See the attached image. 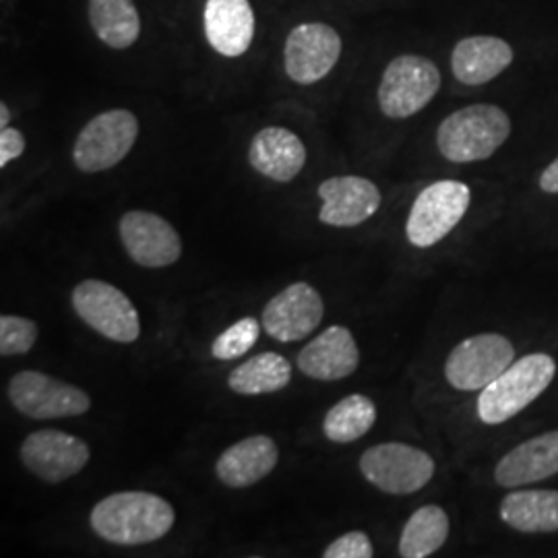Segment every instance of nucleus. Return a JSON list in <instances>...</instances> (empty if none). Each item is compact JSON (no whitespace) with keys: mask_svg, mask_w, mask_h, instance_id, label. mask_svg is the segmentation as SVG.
<instances>
[{"mask_svg":"<svg viewBox=\"0 0 558 558\" xmlns=\"http://www.w3.org/2000/svg\"><path fill=\"white\" fill-rule=\"evenodd\" d=\"M25 151V140L17 129H0V168H7L9 161L17 160Z\"/></svg>","mask_w":558,"mask_h":558,"instance_id":"obj_30","label":"nucleus"},{"mask_svg":"<svg viewBox=\"0 0 558 558\" xmlns=\"http://www.w3.org/2000/svg\"><path fill=\"white\" fill-rule=\"evenodd\" d=\"M205 36L216 52L228 59L242 57L255 38V11L251 0H207Z\"/></svg>","mask_w":558,"mask_h":558,"instance_id":"obj_17","label":"nucleus"},{"mask_svg":"<svg viewBox=\"0 0 558 558\" xmlns=\"http://www.w3.org/2000/svg\"><path fill=\"white\" fill-rule=\"evenodd\" d=\"M557 362L548 354H530L513 362L500 377L482 389L478 416L484 424H502L518 416L548 389Z\"/></svg>","mask_w":558,"mask_h":558,"instance_id":"obj_3","label":"nucleus"},{"mask_svg":"<svg viewBox=\"0 0 558 558\" xmlns=\"http://www.w3.org/2000/svg\"><path fill=\"white\" fill-rule=\"evenodd\" d=\"M38 339V325L25 317L2 315L0 317V354L15 356L27 354Z\"/></svg>","mask_w":558,"mask_h":558,"instance_id":"obj_28","label":"nucleus"},{"mask_svg":"<svg viewBox=\"0 0 558 558\" xmlns=\"http://www.w3.org/2000/svg\"><path fill=\"white\" fill-rule=\"evenodd\" d=\"M23 465L46 484L77 476L92 458L85 440L62 430L32 433L21 445Z\"/></svg>","mask_w":558,"mask_h":558,"instance_id":"obj_12","label":"nucleus"},{"mask_svg":"<svg viewBox=\"0 0 558 558\" xmlns=\"http://www.w3.org/2000/svg\"><path fill=\"white\" fill-rule=\"evenodd\" d=\"M515 360V348L500 333L463 339L445 362V377L459 391H476L500 377Z\"/></svg>","mask_w":558,"mask_h":558,"instance_id":"obj_10","label":"nucleus"},{"mask_svg":"<svg viewBox=\"0 0 558 558\" xmlns=\"http://www.w3.org/2000/svg\"><path fill=\"white\" fill-rule=\"evenodd\" d=\"M373 555V542L364 532H348L333 539L323 553L325 558H371Z\"/></svg>","mask_w":558,"mask_h":558,"instance_id":"obj_29","label":"nucleus"},{"mask_svg":"<svg viewBox=\"0 0 558 558\" xmlns=\"http://www.w3.org/2000/svg\"><path fill=\"white\" fill-rule=\"evenodd\" d=\"M119 234L129 257L147 269L170 267L182 255V240L174 226L151 211H126L120 218Z\"/></svg>","mask_w":558,"mask_h":558,"instance_id":"obj_13","label":"nucleus"},{"mask_svg":"<svg viewBox=\"0 0 558 558\" xmlns=\"http://www.w3.org/2000/svg\"><path fill=\"white\" fill-rule=\"evenodd\" d=\"M440 71L433 60L403 54L391 60L379 85V106L389 119H410L439 94Z\"/></svg>","mask_w":558,"mask_h":558,"instance_id":"obj_4","label":"nucleus"},{"mask_svg":"<svg viewBox=\"0 0 558 558\" xmlns=\"http://www.w3.org/2000/svg\"><path fill=\"white\" fill-rule=\"evenodd\" d=\"M177 521L172 505L143 490H124L101 499L89 515L92 530L119 546H141L163 538Z\"/></svg>","mask_w":558,"mask_h":558,"instance_id":"obj_1","label":"nucleus"},{"mask_svg":"<svg viewBox=\"0 0 558 558\" xmlns=\"http://www.w3.org/2000/svg\"><path fill=\"white\" fill-rule=\"evenodd\" d=\"M449 536V518L439 505H424L408 519L399 538L403 558H426L435 555Z\"/></svg>","mask_w":558,"mask_h":558,"instance_id":"obj_25","label":"nucleus"},{"mask_svg":"<svg viewBox=\"0 0 558 558\" xmlns=\"http://www.w3.org/2000/svg\"><path fill=\"white\" fill-rule=\"evenodd\" d=\"M513 62V48L495 36H472L459 41L451 54V69L463 85H484L497 80Z\"/></svg>","mask_w":558,"mask_h":558,"instance_id":"obj_21","label":"nucleus"},{"mask_svg":"<svg viewBox=\"0 0 558 558\" xmlns=\"http://www.w3.org/2000/svg\"><path fill=\"white\" fill-rule=\"evenodd\" d=\"M13 408L32 420H59L83 416L92 408L89 396L64 380L40 371H21L9 383Z\"/></svg>","mask_w":558,"mask_h":558,"instance_id":"obj_9","label":"nucleus"},{"mask_svg":"<svg viewBox=\"0 0 558 558\" xmlns=\"http://www.w3.org/2000/svg\"><path fill=\"white\" fill-rule=\"evenodd\" d=\"M341 57V38L327 23L296 25L286 40L283 64L288 77L300 85L325 80Z\"/></svg>","mask_w":558,"mask_h":558,"instance_id":"obj_11","label":"nucleus"},{"mask_svg":"<svg viewBox=\"0 0 558 558\" xmlns=\"http://www.w3.org/2000/svg\"><path fill=\"white\" fill-rule=\"evenodd\" d=\"M248 161L265 179L290 182L306 163V147L296 133L283 126H267L251 141Z\"/></svg>","mask_w":558,"mask_h":558,"instance_id":"obj_18","label":"nucleus"},{"mask_svg":"<svg viewBox=\"0 0 558 558\" xmlns=\"http://www.w3.org/2000/svg\"><path fill=\"white\" fill-rule=\"evenodd\" d=\"M89 21L98 38L114 50H124L140 38L135 0H89Z\"/></svg>","mask_w":558,"mask_h":558,"instance_id":"obj_24","label":"nucleus"},{"mask_svg":"<svg viewBox=\"0 0 558 558\" xmlns=\"http://www.w3.org/2000/svg\"><path fill=\"white\" fill-rule=\"evenodd\" d=\"M360 364L359 345L350 329L331 325L320 336L311 339L299 354V368L311 379L341 380L356 373Z\"/></svg>","mask_w":558,"mask_h":558,"instance_id":"obj_16","label":"nucleus"},{"mask_svg":"<svg viewBox=\"0 0 558 558\" xmlns=\"http://www.w3.org/2000/svg\"><path fill=\"white\" fill-rule=\"evenodd\" d=\"M260 336L259 320L253 317L232 323L228 329H223L211 343V356L218 360H236L244 356Z\"/></svg>","mask_w":558,"mask_h":558,"instance_id":"obj_27","label":"nucleus"},{"mask_svg":"<svg viewBox=\"0 0 558 558\" xmlns=\"http://www.w3.org/2000/svg\"><path fill=\"white\" fill-rule=\"evenodd\" d=\"M290 380V362L278 352H263L236 366L228 375V387L239 396H265L286 389Z\"/></svg>","mask_w":558,"mask_h":558,"instance_id":"obj_23","label":"nucleus"},{"mask_svg":"<svg viewBox=\"0 0 558 558\" xmlns=\"http://www.w3.org/2000/svg\"><path fill=\"white\" fill-rule=\"evenodd\" d=\"M323 317L325 304L319 292L306 281H296L267 302L260 325L269 338L290 343L311 336Z\"/></svg>","mask_w":558,"mask_h":558,"instance_id":"obj_14","label":"nucleus"},{"mask_svg":"<svg viewBox=\"0 0 558 558\" xmlns=\"http://www.w3.org/2000/svg\"><path fill=\"white\" fill-rule=\"evenodd\" d=\"M539 189L544 191V193H553V195H557L558 193V158L553 161L544 172H542V177H539Z\"/></svg>","mask_w":558,"mask_h":558,"instance_id":"obj_31","label":"nucleus"},{"mask_svg":"<svg viewBox=\"0 0 558 558\" xmlns=\"http://www.w3.org/2000/svg\"><path fill=\"white\" fill-rule=\"evenodd\" d=\"M360 472L387 495H414L435 476V461L418 447L405 442H383L366 449Z\"/></svg>","mask_w":558,"mask_h":558,"instance_id":"obj_6","label":"nucleus"},{"mask_svg":"<svg viewBox=\"0 0 558 558\" xmlns=\"http://www.w3.org/2000/svg\"><path fill=\"white\" fill-rule=\"evenodd\" d=\"M558 474V430L525 440L500 459L495 480L505 488H519Z\"/></svg>","mask_w":558,"mask_h":558,"instance_id":"obj_19","label":"nucleus"},{"mask_svg":"<svg viewBox=\"0 0 558 558\" xmlns=\"http://www.w3.org/2000/svg\"><path fill=\"white\" fill-rule=\"evenodd\" d=\"M511 135V120L493 104H472L440 122V156L453 163L488 160Z\"/></svg>","mask_w":558,"mask_h":558,"instance_id":"obj_2","label":"nucleus"},{"mask_svg":"<svg viewBox=\"0 0 558 558\" xmlns=\"http://www.w3.org/2000/svg\"><path fill=\"white\" fill-rule=\"evenodd\" d=\"M9 120H11L9 106H7V104H0V129H7V126H9Z\"/></svg>","mask_w":558,"mask_h":558,"instance_id":"obj_32","label":"nucleus"},{"mask_svg":"<svg viewBox=\"0 0 558 558\" xmlns=\"http://www.w3.org/2000/svg\"><path fill=\"white\" fill-rule=\"evenodd\" d=\"M319 220L336 228H354L371 220L380 207V191L362 177H333L319 184Z\"/></svg>","mask_w":558,"mask_h":558,"instance_id":"obj_15","label":"nucleus"},{"mask_svg":"<svg viewBox=\"0 0 558 558\" xmlns=\"http://www.w3.org/2000/svg\"><path fill=\"white\" fill-rule=\"evenodd\" d=\"M377 422V405L366 396H348L327 412L323 420V435L333 442L345 445L362 439Z\"/></svg>","mask_w":558,"mask_h":558,"instance_id":"obj_26","label":"nucleus"},{"mask_svg":"<svg viewBox=\"0 0 558 558\" xmlns=\"http://www.w3.org/2000/svg\"><path fill=\"white\" fill-rule=\"evenodd\" d=\"M71 300L81 320L98 331L101 338L119 343H133L140 339V313L117 286L101 279H85L75 286Z\"/></svg>","mask_w":558,"mask_h":558,"instance_id":"obj_8","label":"nucleus"},{"mask_svg":"<svg viewBox=\"0 0 558 558\" xmlns=\"http://www.w3.org/2000/svg\"><path fill=\"white\" fill-rule=\"evenodd\" d=\"M278 445L267 435H255L234 442L221 453L216 474L230 488H248L267 478L278 465Z\"/></svg>","mask_w":558,"mask_h":558,"instance_id":"obj_20","label":"nucleus"},{"mask_svg":"<svg viewBox=\"0 0 558 558\" xmlns=\"http://www.w3.org/2000/svg\"><path fill=\"white\" fill-rule=\"evenodd\" d=\"M500 519L521 534H555L558 490H515L500 502Z\"/></svg>","mask_w":558,"mask_h":558,"instance_id":"obj_22","label":"nucleus"},{"mask_svg":"<svg viewBox=\"0 0 558 558\" xmlns=\"http://www.w3.org/2000/svg\"><path fill=\"white\" fill-rule=\"evenodd\" d=\"M472 191L459 180H439L426 186L414 201L405 223L408 240L418 248H430L449 236L468 214Z\"/></svg>","mask_w":558,"mask_h":558,"instance_id":"obj_7","label":"nucleus"},{"mask_svg":"<svg viewBox=\"0 0 558 558\" xmlns=\"http://www.w3.org/2000/svg\"><path fill=\"white\" fill-rule=\"evenodd\" d=\"M140 137V120L129 110H108L81 129L73 145V161L81 172L96 174L119 166Z\"/></svg>","mask_w":558,"mask_h":558,"instance_id":"obj_5","label":"nucleus"}]
</instances>
